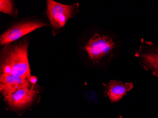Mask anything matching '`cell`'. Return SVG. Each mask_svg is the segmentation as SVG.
I'll list each match as a JSON object with an SVG mask.
<instances>
[{"mask_svg": "<svg viewBox=\"0 0 158 118\" xmlns=\"http://www.w3.org/2000/svg\"><path fill=\"white\" fill-rule=\"evenodd\" d=\"M28 41H20L5 46L1 52V73L30 79L31 68L28 59Z\"/></svg>", "mask_w": 158, "mask_h": 118, "instance_id": "6da1fadb", "label": "cell"}, {"mask_svg": "<svg viewBox=\"0 0 158 118\" xmlns=\"http://www.w3.org/2000/svg\"><path fill=\"white\" fill-rule=\"evenodd\" d=\"M117 47L112 37L96 32L83 47V49L93 63H98L103 59L112 56Z\"/></svg>", "mask_w": 158, "mask_h": 118, "instance_id": "7a4b0ae2", "label": "cell"}, {"mask_svg": "<svg viewBox=\"0 0 158 118\" xmlns=\"http://www.w3.org/2000/svg\"><path fill=\"white\" fill-rule=\"evenodd\" d=\"M47 14L50 24L54 28L59 29L66 24L68 20L78 11L79 4L65 5L53 0L47 1Z\"/></svg>", "mask_w": 158, "mask_h": 118, "instance_id": "3957f363", "label": "cell"}, {"mask_svg": "<svg viewBox=\"0 0 158 118\" xmlns=\"http://www.w3.org/2000/svg\"><path fill=\"white\" fill-rule=\"evenodd\" d=\"M135 52V56L143 69L151 71L158 78V46L142 39L139 48Z\"/></svg>", "mask_w": 158, "mask_h": 118, "instance_id": "277c9868", "label": "cell"}, {"mask_svg": "<svg viewBox=\"0 0 158 118\" xmlns=\"http://www.w3.org/2000/svg\"><path fill=\"white\" fill-rule=\"evenodd\" d=\"M48 25L39 21H26L13 25L0 36V44L6 46L19 39L23 36Z\"/></svg>", "mask_w": 158, "mask_h": 118, "instance_id": "5b68a950", "label": "cell"}, {"mask_svg": "<svg viewBox=\"0 0 158 118\" xmlns=\"http://www.w3.org/2000/svg\"><path fill=\"white\" fill-rule=\"evenodd\" d=\"M21 89H34L30 79L8 74L1 73L0 92L3 97L12 95Z\"/></svg>", "mask_w": 158, "mask_h": 118, "instance_id": "8992f818", "label": "cell"}, {"mask_svg": "<svg viewBox=\"0 0 158 118\" xmlns=\"http://www.w3.org/2000/svg\"><path fill=\"white\" fill-rule=\"evenodd\" d=\"M39 92L34 89H21L3 97L7 105L13 110H22L31 106Z\"/></svg>", "mask_w": 158, "mask_h": 118, "instance_id": "52a82bcc", "label": "cell"}, {"mask_svg": "<svg viewBox=\"0 0 158 118\" xmlns=\"http://www.w3.org/2000/svg\"><path fill=\"white\" fill-rule=\"evenodd\" d=\"M102 85L105 88V96L111 103L121 100L134 87L133 83H123L117 80H111L106 84L102 83Z\"/></svg>", "mask_w": 158, "mask_h": 118, "instance_id": "ba28073f", "label": "cell"}, {"mask_svg": "<svg viewBox=\"0 0 158 118\" xmlns=\"http://www.w3.org/2000/svg\"><path fill=\"white\" fill-rule=\"evenodd\" d=\"M14 2L10 0H1L0 1V11L10 15L16 18L17 12Z\"/></svg>", "mask_w": 158, "mask_h": 118, "instance_id": "9c48e42d", "label": "cell"}, {"mask_svg": "<svg viewBox=\"0 0 158 118\" xmlns=\"http://www.w3.org/2000/svg\"><path fill=\"white\" fill-rule=\"evenodd\" d=\"M29 79H30L31 83L33 85H35V84L37 83V81H38V79L35 76H31Z\"/></svg>", "mask_w": 158, "mask_h": 118, "instance_id": "30bf717a", "label": "cell"}, {"mask_svg": "<svg viewBox=\"0 0 158 118\" xmlns=\"http://www.w3.org/2000/svg\"><path fill=\"white\" fill-rule=\"evenodd\" d=\"M118 118H123V116H122V115H119L118 117Z\"/></svg>", "mask_w": 158, "mask_h": 118, "instance_id": "8fae6325", "label": "cell"}]
</instances>
